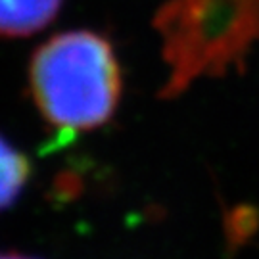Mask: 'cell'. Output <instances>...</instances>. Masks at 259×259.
Masks as SVG:
<instances>
[{"mask_svg":"<svg viewBox=\"0 0 259 259\" xmlns=\"http://www.w3.org/2000/svg\"><path fill=\"white\" fill-rule=\"evenodd\" d=\"M38 111L60 137L104 125L121 96L119 64L111 45L91 31L56 35L38 48L29 67Z\"/></svg>","mask_w":259,"mask_h":259,"instance_id":"cell-1","label":"cell"},{"mask_svg":"<svg viewBox=\"0 0 259 259\" xmlns=\"http://www.w3.org/2000/svg\"><path fill=\"white\" fill-rule=\"evenodd\" d=\"M62 0H0V37H27L54 19Z\"/></svg>","mask_w":259,"mask_h":259,"instance_id":"cell-2","label":"cell"},{"mask_svg":"<svg viewBox=\"0 0 259 259\" xmlns=\"http://www.w3.org/2000/svg\"><path fill=\"white\" fill-rule=\"evenodd\" d=\"M29 177V163L12 144L0 137V209L14 204Z\"/></svg>","mask_w":259,"mask_h":259,"instance_id":"cell-3","label":"cell"},{"mask_svg":"<svg viewBox=\"0 0 259 259\" xmlns=\"http://www.w3.org/2000/svg\"><path fill=\"white\" fill-rule=\"evenodd\" d=\"M0 259H31V257H23V255H16V253H10V255H0Z\"/></svg>","mask_w":259,"mask_h":259,"instance_id":"cell-4","label":"cell"}]
</instances>
